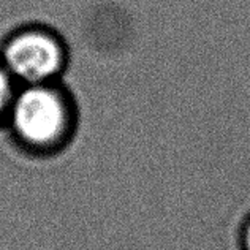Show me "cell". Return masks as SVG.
<instances>
[{
    "instance_id": "1",
    "label": "cell",
    "mask_w": 250,
    "mask_h": 250,
    "mask_svg": "<svg viewBox=\"0 0 250 250\" xmlns=\"http://www.w3.org/2000/svg\"><path fill=\"white\" fill-rule=\"evenodd\" d=\"M19 141L34 150H52L67 140L71 108L67 95L48 84H32L15 94L8 111Z\"/></svg>"
},
{
    "instance_id": "2",
    "label": "cell",
    "mask_w": 250,
    "mask_h": 250,
    "mask_svg": "<svg viewBox=\"0 0 250 250\" xmlns=\"http://www.w3.org/2000/svg\"><path fill=\"white\" fill-rule=\"evenodd\" d=\"M2 63L15 81L25 85L48 84L65 65L61 40L44 29H25L10 37L2 49Z\"/></svg>"
},
{
    "instance_id": "3",
    "label": "cell",
    "mask_w": 250,
    "mask_h": 250,
    "mask_svg": "<svg viewBox=\"0 0 250 250\" xmlns=\"http://www.w3.org/2000/svg\"><path fill=\"white\" fill-rule=\"evenodd\" d=\"M15 94V80L8 73V70L3 67V63L0 62V119L8 116Z\"/></svg>"
},
{
    "instance_id": "4",
    "label": "cell",
    "mask_w": 250,
    "mask_h": 250,
    "mask_svg": "<svg viewBox=\"0 0 250 250\" xmlns=\"http://www.w3.org/2000/svg\"><path fill=\"white\" fill-rule=\"evenodd\" d=\"M238 242L241 250H250V212L244 217V220H242L239 227Z\"/></svg>"
}]
</instances>
